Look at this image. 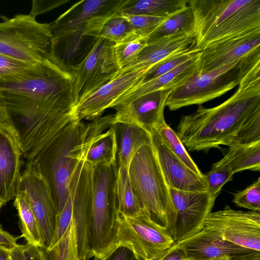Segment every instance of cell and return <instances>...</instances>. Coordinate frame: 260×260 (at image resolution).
<instances>
[{
    "mask_svg": "<svg viewBox=\"0 0 260 260\" xmlns=\"http://www.w3.org/2000/svg\"><path fill=\"white\" fill-rule=\"evenodd\" d=\"M74 84L71 71L52 57L24 72L0 78V104L27 160L67 125L79 120Z\"/></svg>",
    "mask_w": 260,
    "mask_h": 260,
    "instance_id": "1",
    "label": "cell"
},
{
    "mask_svg": "<svg viewBox=\"0 0 260 260\" xmlns=\"http://www.w3.org/2000/svg\"><path fill=\"white\" fill-rule=\"evenodd\" d=\"M236 91L219 105H199L183 116L176 134L189 151H207L260 141V76H245Z\"/></svg>",
    "mask_w": 260,
    "mask_h": 260,
    "instance_id": "2",
    "label": "cell"
},
{
    "mask_svg": "<svg viewBox=\"0 0 260 260\" xmlns=\"http://www.w3.org/2000/svg\"><path fill=\"white\" fill-rule=\"evenodd\" d=\"M114 114L88 123L77 120L60 132L33 159L45 179L58 213L67 200L76 168L88 147L113 125Z\"/></svg>",
    "mask_w": 260,
    "mask_h": 260,
    "instance_id": "3",
    "label": "cell"
},
{
    "mask_svg": "<svg viewBox=\"0 0 260 260\" xmlns=\"http://www.w3.org/2000/svg\"><path fill=\"white\" fill-rule=\"evenodd\" d=\"M199 50L260 30V0H189Z\"/></svg>",
    "mask_w": 260,
    "mask_h": 260,
    "instance_id": "4",
    "label": "cell"
},
{
    "mask_svg": "<svg viewBox=\"0 0 260 260\" xmlns=\"http://www.w3.org/2000/svg\"><path fill=\"white\" fill-rule=\"evenodd\" d=\"M117 161L92 167L89 258L99 260L117 246L119 214L116 197Z\"/></svg>",
    "mask_w": 260,
    "mask_h": 260,
    "instance_id": "5",
    "label": "cell"
},
{
    "mask_svg": "<svg viewBox=\"0 0 260 260\" xmlns=\"http://www.w3.org/2000/svg\"><path fill=\"white\" fill-rule=\"evenodd\" d=\"M134 191L143 208L156 223L172 237L175 210L170 188L152 144L142 147L128 169Z\"/></svg>",
    "mask_w": 260,
    "mask_h": 260,
    "instance_id": "6",
    "label": "cell"
},
{
    "mask_svg": "<svg viewBox=\"0 0 260 260\" xmlns=\"http://www.w3.org/2000/svg\"><path fill=\"white\" fill-rule=\"evenodd\" d=\"M49 24L35 17L17 14L0 22V54L19 61L36 63L52 57Z\"/></svg>",
    "mask_w": 260,
    "mask_h": 260,
    "instance_id": "7",
    "label": "cell"
},
{
    "mask_svg": "<svg viewBox=\"0 0 260 260\" xmlns=\"http://www.w3.org/2000/svg\"><path fill=\"white\" fill-rule=\"evenodd\" d=\"M244 58L216 70L198 71L171 90L166 106L170 110L176 111L188 106L200 105L232 89L245 75Z\"/></svg>",
    "mask_w": 260,
    "mask_h": 260,
    "instance_id": "8",
    "label": "cell"
},
{
    "mask_svg": "<svg viewBox=\"0 0 260 260\" xmlns=\"http://www.w3.org/2000/svg\"><path fill=\"white\" fill-rule=\"evenodd\" d=\"M174 243L145 210L133 216L119 215L117 245L128 247L141 260H157Z\"/></svg>",
    "mask_w": 260,
    "mask_h": 260,
    "instance_id": "9",
    "label": "cell"
},
{
    "mask_svg": "<svg viewBox=\"0 0 260 260\" xmlns=\"http://www.w3.org/2000/svg\"><path fill=\"white\" fill-rule=\"evenodd\" d=\"M114 44L99 37L86 57L71 69L74 77L73 91L77 105L120 73Z\"/></svg>",
    "mask_w": 260,
    "mask_h": 260,
    "instance_id": "10",
    "label": "cell"
},
{
    "mask_svg": "<svg viewBox=\"0 0 260 260\" xmlns=\"http://www.w3.org/2000/svg\"><path fill=\"white\" fill-rule=\"evenodd\" d=\"M17 192L23 193L27 199L37 221L44 248L49 247L54 237L58 211L50 188L33 159L27 161L21 173Z\"/></svg>",
    "mask_w": 260,
    "mask_h": 260,
    "instance_id": "11",
    "label": "cell"
},
{
    "mask_svg": "<svg viewBox=\"0 0 260 260\" xmlns=\"http://www.w3.org/2000/svg\"><path fill=\"white\" fill-rule=\"evenodd\" d=\"M204 228L228 241L260 251L259 211L236 210L225 206L222 209L211 212Z\"/></svg>",
    "mask_w": 260,
    "mask_h": 260,
    "instance_id": "12",
    "label": "cell"
},
{
    "mask_svg": "<svg viewBox=\"0 0 260 260\" xmlns=\"http://www.w3.org/2000/svg\"><path fill=\"white\" fill-rule=\"evenodd\" d=\"M92 171V166L85 161L84 154L73 174L68 197L72 202L79 260H89L88 243Z\"/></svg>",
    "mask_w": 260,
    "mask_h": 260,
    "instance_id": "13",
    "label": "cell"
},
{
    "mask_svg": "<svg viewBox=\"0 0 260 260\" xmlns=\"http://www.w3.org/2000/svg\"><path fill=\"white\" fill-rule=\"evenodd\" d=\"M175 210L172 237L175 242L183 240L204 228L218 196L208 191L191 192L170 188Z\"/></svg>",
    "mask_w": 260,
    "mask_h": 260,
    "instance_id": "14",
    "label": "cell"
},
{
    "mask_svg": "<svg viewBox=\"0 0 260 260\" xmlns=\"http://www.w3.org/2000/svg\"><path fill=\"white\" fill-rule=\"evenodd\" d=\"M128 0H83L49 24L52 38L88 28L98 20L119 13Z\"/></svg>",
    "mask_w": 260,
    "mask_h": 260,
    "instance_id": "15",
    "label": "cell"
},
{
    "mask_svg": "<svg viewBox=\"0 0 260 260\" xmlns=\"http://www.w3.org/2000/svg\"><path fill=\"white\" fill-rule=\"evenodd\" d=\"M148 69L120 71L118 75L77 105L78 119L91 121L101 116L120 96L142 82Z\"/></svg>",
    "mask_w": 260,
    "mask_h": 260,
    "instance_id": "16",
    "label": "cell"
},
{
    "mask_svg": "<svg viewBox=\"0 0 260 260\" xmlns=\"http://www.w3.org/2000/svg\"><path fill=\"white\" fill-rule=\"evenodd\" d=\"M172 90H161L141 95L132 102L114 108L113 124H136L151 133L162 122L164 109Z\"/></svg>",
    "mask_w": 260,
    "mask_h": 260,
    "instance_id": "17",
    "label": "cell"
},
{
    "mask_svg": "<svg viewBox=\"0 0 260 260\" xmlns=\"http://www.w3.org/2000/svg\"><path fill=\"white\" fill-rule=\"evenodd\" d=\"M177 243L189 260H239L258 251L238 245L204 228Z\"/></svg>",
    "mask_w": 260,
    "mask_h": 260,
    "instance_id": "18",
    "label": "cell"
},
{
    "mask_svg": "<svg viewBox=\"0 0 260 260\" xmlns=\"http://www.w3.org/2000/svg\"><path fill=\"white\" fill-rule=\"evenodd\" d=\"M22 155L14 128L0 123V209L16 195L21 175Z\"/></svg>",
    "mask_w": 260,
    "mask_h": 260,
    "instance_id": "19",
    "label": "cell"
},
{
    "mask_svg": "<svg viewBox=\"0 0 260 260\" xmlns=\"http://www.w3.org/2000/svg\"><path fill=\"white\" fill-rule=\"evenodd\" d=\"M260 48V30L210 45L200 52L198 71L216 70L240 60Z\"/></svg>",
    "mask_w": 260,
    "mask_h": 260,
    "instance_id": "20",
    "label": "cell"
},
{
    "mask_svg": "<svg viewBox=\"0 0 260 260\" xmlns=\"http://www.w3.org/2000/svg\"><path fill=\"white\" fill-rule=\"evenodd\" d=\"M151 136V144L170 188L191 192L208 191L205 174L199 175L187 167L164 145L155 131Z\"/></svg>",
    "mask_w": 260,
    "mask_h": 260,
    "instance_id": "21",
    "label": "cell"
},
{
    "mask_svg": "<svg viewBox=\"0 0 260 260\" xmlns=\"http://www.w3.org/2000/svg\"><path fill=\"white\" fill-rule=\"evenodd\" d=\"M200 52L174 70L131 88L120 96L112 104L111 108L128 103L146 93L157 90H172L179 86L198 71Z\"/></svg>",
    "mask_w": 260,
    "mask_h": 260,
    "instance_id": "22",
    "label": "cell"
},
{
    "mask_svg": "<svg viewBox=\"0 0 260 260\" xmlns=\"http://www.w3.org/2000/svg\"><path fill=\"white\" fill-rule=\"evenodd\" d=\"M195 43V36L185 35L147 44L137 58L121 71L149 69L168 57L196 48Z\"/></svg>",
    "mask_w": 260,
    "mask_h": 260,
    "instance_id": "23",
    "label": "cell"
},
{
    "mask_svg": "<svg viewBox=\"0 0 260 260\" xmlns=\"http://www.w3.org/2000/svg\"><path fill=\"white\" fill-rule=\"evenodd\" d=\"M85 32L84 28L52 38V56L70 71L86 57L98 38L85 35Z\"/></svg>",
    "mask_w": 260,
    "mask_h": 260,
    "instance_id": "24",
    "label": "cell"
},
{
    "mask_svg": "<svg viewBox=\"0 0 260 260\" xmlns=\"http://www.w3.org/2000/svg\"><path fill=\"white\" fill-rule=\"evenodd\" d=\"M114 125L118 138L117 164L128 169L139 150L145 145L151 144V136L136 124L117 123Z\"/></svg>",
    "mask_w": 260,
    "mask_h": 260,
    "instance_id": "25",
    "label": "cell"
},
{
    "mask_svg": "<svg viewBox=\"0 0 260 260\" xmlns=\"http://www.w3.org/2000/svg\"><path fill=\"white\" fill-rule=\"evenodd\" d=\"M118 138L115 127L112 125L98 135L85 153V160L92 167L117 162Z\"/></svg>",
    "mask_w": 260,
    "mask_h": 260,
    "instance_id": "26",
    "label": "cell"
},
{
    "mask_svg": "<svg viewBox=\"0 0 260 260\" xmlns=\"http://www.w3.org/2000/svg\"><path fill=\"white\" fill-rule=\"evenodd\" d=\"M194 15L187 6L178 13L168 17L148 36L147 44L165 38L194 35Z\"/></svg>",
    "mask_w": 260,
    "mask_h": 260,
    "instance_id": "27",
    "label": "cell"
},
{
    "mask_svg": "<svg viewBox=\"0 0 260 260\" xmlns=\"http://www.w3.org/2000/svg\"><path fill=\"white\" fill-rule=\"evenodd\" d=\"M187 5V0H128L120 12L168 18Z\"/></svg>",
    "mask_w": 260,
    "mask_h": 260,
    "instance_id": "28",
    "label": "cell"
},
{
    "mask_svg": "<svg viewBox=\"0 0 260 260\" xmlns=\"http://www.w3.org/2000/svg\"><path fill=\"white\" fill-rule=\"evenodd\" d=\"M115 190L117 208L119 215L133 216L144 209L133 188L128 169L118 165Z\"/></svg>",
    "mask_w": 260,
    "mask_h": 260,
    "instance_id": "29",
    "label": "cell"
},
{
    "mask_svg": "<svg viewBox=\"0 0 260 260\" xmlns=\"http://www.w3.org/2000/svg\"><path fill=\"white\" fill-rule=\"evenodd\" d=\"M234 174L244 170L260 171V141L229 147L222 158Z\"/></svg>",
    "mask_w": 260,
    "mask_h": 260,
    "instance_id": "30",
    "label": "cell"
},
{
    "mask_svg": "<svg viewBox=\"0 0 260 260\" xmlns=\"http://www.w3.org/2000/svg\"><path fill=\"white\" fill-rule=\"evenodd\" d=\"M14 200L13 205L18 212L20 229L26 243L44 248V244L37 221L25 196L17 192Z\"/></svg>",
    "mask_w": 260,
    "mask_h": 260,
    "instance_id": "31",
    "label": "cell"
},
{
    "mask_svg": "<svg viewBox=\"0 0 260 260\" xmlns=\"http://www.w3.org/2000/svg\"><path fill=\"white\" fill-rule=\"evenodd\" d=\"M42 249L45 260H79L74 220L57 243L50 248Z\"/></svg>",
    "mask_w": 260,
    "mask_h": 260,
    "instance_id": "32",
    "label": "cell"
},
{
    "mask_svg": "<svg viewBox=\"0 0 260 260\" xmlns=\"http://www.w3.org/2000/svg\"><path fill=\"white\" fill-rule=\"evenodd\" d=\"M148 37L138 36L134 32L122 41L114 44L116 60L120 71L132 63L147 45Z\"/></svg>",
    "mask_w": 260,
    "mask_h": 260,
    "instance_id": "33",
    "label": "cell"
},
{
    "mask_svg": "<svg viewBox=\"0 0 260 260\" xmlns=\"http://www.w3.org/2000/svg\"><path fill=\"white\" fill-rule=\"evenodd\" d=\"M154 131L160 141L174 154L196 173L201 176L204 175L188 153L176 133L166 121L162 122Z\"/></svg>",
    "mask_w": 260,
    "mask_h": 260,
    "instance_id": "34",
    "label": "cell"
},
{
    "mask_svg": "<svg viewBox=\"0 0 260 260\" xmlns=\"http://www.w3.org/2000/svg\"><path fill=\"white\" fill-rule=\"evenodd\" d=\"M200 51L194 48L155 64L147 70L142 82L149 81L174 70L195 56Z\"/></svg>",
    "mask_w": 260,
    "mask_h": 260,
    "instance_id": "35",
    "label": "cell"
},
{
    "mask_svg": "<svg viewBox=\"0 0 260 260\" xmlns=\"http://www.w3.org/2000/svg\"><path fill=\"white\" fill-rule=\"evenodd\" d=\"M133 32L131 24L119 13L110 17L102 27L98 37L118 43Z\"/></svg>",
    "mask_w": 260,
    "mask_h": 260,
    "instance_id": "36",
    "label": "cell"
},
{
    "mask_svg": "<svg viewBox=\"0 0 260 260\" xmlns=\"http://www.w3.org/2000/svg\"><path fill=\"white\" fill-rule=\"evenodd\" d=\"M234 173L229 166L221 159L214 163L209 172L205 174L208 191L218 196L223 186L232 180Z\"/></svg>",
    "mask_w": 260,
    "mask_h": 260,
    "instance_id": "37",
    "label": "cell"
},
{
    "mask_svg": "<svg viewBox=\"0 0 260 260\" xmlns=\"http://www.w3.org/2000/svg\"><path fill=\"white\" fill-rule=\"evenodd\" d=\"M119 14L129 22L132 26L133 32L142 37H148L166 18L122 12H119Z\"/></svg>",
    "mask_w": 260,
    "mask_h": 260,
    "instance_id": "38",
    "label": "cell"
},
{
    "mask_svg": "<svg viewBox=\"0 0 260 260\" xmlns=\"http://www.w3.org/2000/svg\"><path fill=\"white\" fill-rule=\"evenodd\" d=\"M233 202L238 207L260 211V178L244 190L235 193Z\"/></svg>",
    "mask_w": 260,
    "mask_h": 260,
    "instance_id": "39",
    "label": "cell"
},
{
    "mask_svg": "<svg viewBox=\"0 0 260 260\" xmlns=\"http://www.w3.org/2000/svg\"><path fill=\"white\" fill-rule=\"evenodd\" d=\"M11 260H45L42 248L27 243L10 247Z\"/></svg>",
    "mask_w": 260,
    "mask_h": 260,
    "instance_id": "40",
    "label": "cell"
},
{
    "mask_svg": "<svg viewBox=\"0 0 260 260\" xmlns=\"http://www.w3.org/2000/svg\"><path fill=\"white\" fill-rule=\"evenodd\" d=\"M37 63L19 61L0 54V78L24 72Z\"/></svg>",
    "mask_w": 260,
    "mask_h": 260,
    "instance_id": "41",
    "label": "cell"
},
{
    "mask_svg": "<svg viewBox=\"0 0 260 260\" xmlns=\"http://www.w3.org/2000/svg\"><path fill=\"white\" fill-rule=\"evenodd\" d=\"M68 0H33L29 15L34 17L69 2Z\"/></svg>",
    "mask_w": 260,
    "mask_h": 260,
    "instance_id": "42",
    "label": "cell"
},
{
    "mask_svg": "<svg viewBox=\"0 0 260 260\" xmlns=\"http://www.w3.org/2000/svg\"><path fill=\"white\" fill-rule=\"evenodd\" d=\"M99 260H141L127 247L117 245L107 255Z\"/></svg>",
    "mask_w": 260,
    "mask_h": 260,
    "instance_id": "43",
    "label": "cell"
},
{
    "mask_svg": "<svg viewBox=\"0 0 260 260\" xmlns=\"http://www.w3.org/2000/svg\"><path fill=\"white\" fill-rule=\"evenodd\" d=\"M157 260H189L182 247L174 243Z\"/></svg>",
    "mask_w": 260,
    "mask_h": 260,
    "instance_id": "44",
    "label": "cell"
},
{
    "mask_svg": "<svg viewBox=\"0 0 260 260\" xmlns=\"http://www.w3.org/2000/svg\"><path fill=\"white\" fill-rule=\"evenodd\" d=\"M0 244L12 247L16 244L17 239L10 233L4 231H0Z\"/></svg>",
    "mask_w": 260,
    "mask_h": 260,
    "instance_id": "45",
    "label": "cell"
},
{
    "mask_svg": "<svg viewBox=\"0 0 260 260\" xmlns=\"http://www.w3.org/2000/svg\"><path fill=\"white\" fill-rule=\"evenodd\" d=\"M0 123L7 124L13 127L11 120L2 105L0 104Z\"/></svg>",
    "mask_w": 260,
    "mask_h": 260,
    "instance_id": "46",
    "label": "cell"
},
{
    "mask_svg": "<svg viewBox=\"0 0 260 260\" xmlns=\"http://www.w3.org/2000/svg\"><path fill=\"white\" fill-rule=\"evenodd\" d=\"M9 248V247L0 244V260H11Z\"/></svg>",
    "mask_w": 260,
    "mask_h": 260,
    "instance_id": "47",
    "label": "cell"
},
{
    "mask_svg": "<svg viewBox=\"0 0 260 260\" xmlns=\"http://www.w3.org/2000/svg\"><path fill=\"white\" fill-rule=\"evenodd\" d=\"M239 260H260V251L246 255Z\"/></svg>",
    "mask_w": 260,
    "mask_h": 260,
    "instance_id": "48",
    "label": "cell"
},
{
    "mask_svg": "<svg viewBox=\"0 0 260 260\" xmlns=\"http://www.w3.org/2000/svg\"><path fill=\"white\" fill-rule=\"evenodd\" d=\"M3 230L1 225L0 224V231Z\"/></svg>",
    "mask_w": 260,
    "mask_h": 260,
    "instance_id": "49",
    "label": "cell"
}]
</instances>
